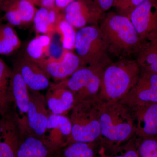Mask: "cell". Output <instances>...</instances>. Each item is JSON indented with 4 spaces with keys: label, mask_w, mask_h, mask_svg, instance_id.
<instances>
[{
    "label": "cell",
    "mask_w": 157,
    "mask_h": 157,
    "mask_svg": "<svg viewBox=\"0 0 157 157\" xmlns=\"http://www.w3.org/2000/svg\"><path fill=\"white\" fill-rule=\"evenodd\" d=\"M1 10L5 12V19L12 26L23 25L22 19L19 12L13 8L4 6Z\"/></svg>",
    "instance_id": "cell-29"
},
{
    "label": "cell",
    "mask_w": 157,
    "mask_h": 157,
    "mask_svg": "<svg viewBox=\"0 0 157 157\" xmlns=\"http://www.w3.org/2000/svg\"><path fill=\"white\" fill-rule=\"evenodd\" d=\"M35 6L48 9H55V0H29Z\"/></svg>",
    "instance_id": "cell-30"
},
{
    "label": "cell",
    "mask_w": 157,
    "mask_h": 157,
    "mask_svg": "<svg viewBox=\"0 0 157 157\" xmlns=\"http://www.w3.org/2000/svg\"><path fill=\"white\" fill-rule=\"evenodd\" d=\"M76 0H55V6L56 9L60 12L70 5V3L73 2Z\"/></svg>",
    "instance_id": "cell-31"
},
{
    "label": "cell",
    "mask_w": 157,
    "mask_h": 157,
    "mask_svg": "<svg viewBox=\"0 0 157 157\" xmlns=\"http://www.w3.org/2000/svg\"><path fill=\"white\" fill-rule=\"evenodd\" d=\"M100 145L112 152L135 136L132 109L121 101L101 103L99 110Z\"/></svg>",
    "instance_id": "cell-1"
},
{
    "label": "cell",
    "mask_w": 157,
    "mask_h": 157,
    "mask_svg": "<svg viewBox=\"0 0 157 157\" xmlns=\"http://www.w3.org/2000/svg\"><path fill=\"white\" fill-rule=\"evenodd\" d=\"M49 87L45 96L49 112L52 114L66 115L75 104L73 93L61 81L50 84Z\"/></svg>",
    "instance_id": "cell-16"
},
{
    "label": "cell",
    "mask_w": 157,
    "mask_h": 157,
    "mask_svg": "<svg viewBox=\"0 0 157 157\" xmlns=\"http://www.w3.org/2000/svg\"><path fill=\"white\" fill-rule=\"evenodd\" d=\"M136 140L139 157H157V137H136Z\"/></svg>",
    "instance_id": "cell-27"
},
{
    "label": "cell",
    "mask_w": 157,
    "mask_h": 157,
    "mask_svg": "<svg viewBox=\"0 0 157 157\" xmlns=\"http://www.w3.org/2000/svg\"><path fill=\"white\" fill-rule=\"evenodd\" d=\"M74 49L82 67L107 65L112 62L99 25L86 26L76 32Z\"/></svg>",
    "instance_id": "cell-5"
},
{
    "label": "cell",
    "mask_w": 157,
    "mask_h": 157,
    "mask_svg": "<svg viewBox=\"0 0 157 157\" xmlns=\"http://www.w3.org/2000/svg\"><path fill=\"white\" fill-rule=\"evenodd\" d=\"M14 67L20 73L29 90L40 91L50 86L49 76L36 63L28 58L17 59Z\"/></svg>",
    "instance_id": "cell-14"
},
{
    "label": "cell",
    "mask_w": 157,
    "mask_h": 157,
    "mask_svg": "<svg viewBox=\"0 0 157 157\" xmlns=\"http://www.w3.org/2000/svg\"><path fill=\"white\" fill-rule=\"evenodd\" d=\"M29 95L27 130L42 140L50 113L46 104L45 96L40 91L29 90Z\"/></svg>",
    "instance_id": "cell-11"
},
{
    "label": "cell",
    "mask_w": 157,
    "mask_h": 157,
    "mask_svg": "<svg viewBox=\"0 0 157 157\" xmlns=\"http://www.w3.org/2000/svg\"><path fill=\"white\" fill-rule=\"evenodd\" d=\"M128 18L144 42L157 39V0H144Z\"/></svg>",
    "instance_id": "cell-7"
},
{
    "label": "cell",
    "mask_w": 157,
    "mask_h": 157,
    "mask_svg": "<svg viewBox=\"0 0 157 157\" xmlns=\"http://www.w3.org/2000/svg\"><path fill=\"white\" fill-rule=\"evenodd\" d=\"M49 9L44 8L38 9L33 22L34 28L37 33L51 36L56 33V28L49 21Z\"/></svg>",
    "instance_id": "cell-26"
},
{
    "label": "cell",
    "mask_w": 157,
    "mask_h": 157,
    "mask_svg": "<svg viewBox=\"0 0 157 157\" xmlns=\"http://www.w3.org/2000/svg\"><path fill=\"white\" fill-rule=\"evenodd\" d=\"M138 138L157 137V103L132 107Z\"/></svg>",
    "instance_id": "cell-15"
},
{
    "label": "cell",
    "mask_w": 157,
    "mask_h": 157,
    "mask_svg": "<svg viewBox=\"0 0 157 157\" xmlns=\"http://www.w3.org/2000/svg\"><path fill=\"white\" fill-rule=\"evenodd\" d=\"M107 66L82 67L70 77L60 81L73 93L75 104L88 100L101 101L100 94L102 76Z\"/></svg>",
    "instance_id": "cell-6"
},
{
    "label": "cell",
    "mask_w": 157,
    "mask_h": 157,
    "mask_svg": "<svg viewBox=\"0 0 157 157\" xmlns=\"http://www.w3.org/2000/svg\"><path fill=\"white\" fill-rule=\"evenodd\" d=\"M56 33L60 36L62 48L71 51L74 49L76 32L73 26L65 20L63 13L60 14L56 27Z\"/></svg>",
    "instance_id": "cell-24"
},
{
    "label": "cell",
    "mask_w": 157,
    "mask_h": 157,
    "mask_svg": "<svg viewBox=\"0 0 157 157\" xmlns=\"http://www.w3.org/2000/svg\"><path fill=\"white\" fill-rule=\"evenodd\" d=\"M111 157H139L137 151L136 137H134L126 143L112 152Z\"/></svg>",
    "instance_id": "cell-28"
},
{
    "label": "cell",
    "mask_w": 157,
    "mask_h": 157,
    "mask_svg": "<svg viewBox=\"0 0 157 157\" xmlns=\"http://www.w3.org/2000/svg\"><path fill=\"white\" fill-rule=\"evenodd\" d=\"M120 101L130 108L157 103V73L141 70L136 84Z\"/></svg>",
    "instance_id": "cell-9"
},
{
    "label": "cell",
    "mask_w": 157,
    "mask_h": 157,
    "mask_svg": "<svg viewBox=\"0 0 157 157\" xmlns=\"http://www.w3.org/2000/svg\"><path fill=\"white\" fill-rule=\"evenodd\" d=\"M10 90L21 130H25L27 129V120L29 102V90L20 73L14 67L10 79Z\"/></svg>",
    "instance_id": "cell-13"
},
{
    "label": "cell",
    "mask_w": 157,
    "mask_h": 157,
    "mask_svg": "<svg viewBox=\"0 0 157 157\" xmlns=\"http://www.w3.org/2000/svg\"><path fill=\"white\" fill-rule=\"evenodd\" d=\"M99 142H73L63 147L56 157H94Z\"/></svg>",
    "instance_id": "cell-23"
},
{
    "label": "cell",
    "mask_w": 157,
    "mask_h": 157,
    "mask_svg": "<svg viewBox=\"0 0 157 157\" xmlns=\"http://www.w3.org/2000/svg\"><path fill=\"white\" fill-rule=\"evenodd\" d=\"M21 45V40L13 27L0 23V55H10L19 49Z\"/></svg>",
    "instance_id": "cell-21"
},
{
    "label": "cell",
    "mask_w": 157,
    "mask_h": 157,
    "mask_svg": "<svg viewBox=\"0 0 157 157\" xmlns=\"http://www.w3.org/2000/svg\"><path fill=\"white\" fill-rule=\"evenodd\" d=\"M35 62L49 78H53L56 82L68 78L76 70L83 67L76 54L65 49L61 56L58 59L49 56Z\"/></svg>",
    "instance_id": "cell-10"
},
{
    "label": "cell",
    "mask_w": 157,
    "mask_h": 157,
    "mask_svg": "<svg viewBox=\"0 0 157 157\" xmlns=\"http://www.w3.org/2000/svg\"><path fill=\"white\" fill-rule=\"evenodd\" d=\"M141 69L136 59H120L104 68L100 98L103 102L120 101L136 84Z\"/></svg>",
    "instance_id": "cell-3"
},
{
    "label": "cell",
    "mask_w": 157,
    "mask_h": 157,
    "mask_svg": "<svg viewBox=\"0 0 157 157\" xmlns=\"http://www.w3.org/2000/svg\"><path fill=\"white\" fill-rule=\"evenodd\" d=\"M99 25L110 56L119 59L137 56L147 43L140 39L128 17L124 15L109 14L101 20Z\"/></svg>",
    "instance_id": "cell-2"
},
{
    "label": "cell",
    "mask_w": 157,
    "mask_h": 157,
    "mask_svg": "<svg viewBox=\"0 0 157 157\" xmlns=\"http://www.w3.org/2000/svg\"><path fill=\"white\" fill-rule=\"evenodd\" d=\"M12 70L0 58V114L8 112L12 103L10 90V79Z\"/></svg>",
    "instance_id": "cell-20"
},
{
    "label": "cell",
    "mask_w": 157,
    "mask_h": 157,
    "mask_svg": "<svg viewBox=\"0 0 157 157\" xmlns=\"http://www.w3.org/2000/svg\"><path fill=\"white\" fill-rule=\"evenodd\" d=\"M102 102L88 100L74 105L70 111L72 134L68 144L73 142L100 143L99 110Z\"/></svg>",
    "instance_id": "cell-4"
},
{
    "label": "cell",
    "mask_w": 157,
    "mask_h": 157,
    "mask_svg": "<svg viewBox=\"0 0 157 157\" xmlns=\"http://www.w3.org/2000/svg\"><path fill=\"white\" fill-rule=\"evenodd\" d=\"M17 157H56L42 140L29 131L21 132Z\"/></svg>",
    "instance_id": "cell-18"
},
{
    "label": "cell",
    "mask_w": 157,
    "mask_h": 157,
    "mask_svg": "<svg viewBox=\"0 0 157 157\" xmlns=\"http://www.w3.org/2000/svg\"><path fill=\"white\" fill-rule=\"evenodd\" d=\"M72 124L66 115L50 113L42 141L56 155L69 143Z\"/></svg>",
    "instance_id": "cell-8"
},
{
    "label": "cell",
    "mask_w": 157,
    "mask_h": 157,
    "mask_svg": "<svg viewBox=\"0 0 157 157\" xmlns=\"http://www.w3.org/2000/svg\"><path fill=\"white\" fill-rule=\"evenodd\" d=\"M135 59L141 70L157 73V39L147 42Z\"/></svg>",
    "instance_id": "cell-22"
},
{
    "label": "cell",
    "mask_w": 157,
    "mask_h": 157,
    "mask_svg": "<svg viewBox=\"0 0 157 157\" xmlns=\"http://www.w3.org/2000/svg\"><path fill=\"white\" fill-rule=\"evenodd\" d=\"M51 36L42 34L37 36L29 42L26 48V57L35 62L50 56Z\"/></svg>",
    "instance_id": "cell-19"
},
{
    "label": "cell",
    "mask_w": 157,
    "mask_h": 157,
    "mask_svg": "<svg viewBox=\"0 0 157 157\" xmlns=\"http://www.w3.org/2000/svg\"><path fill=\"white\" fill-rule=\"evenodd\" d=\"M21 135L15 111L0 120V157H17Z\"/></svg>",
    "instance_id": "cell-12"
},
{
    "label": "cell",
    "mask_w": 157,
    "mask_h": 157,
    "mask_svg": "<svg viewBox=\"0 0 157 157\" xmlns=\"http://www.w3.org/2000/svg\"><path fill=\"white\" fill-rule=\"evenodd\" d=\"M100 8L103 11H107L112 7L115 0H97Z\"/></svg>",
    "instance_id": "cell-32"
},
{
    "label": "cell",
    "mask_w": 157,
    "mask_h": 157,
    "mask_svg": "<svg viewBox=\"0 0 157 157\" xmlns=\"http://www.w3.org/2000/svg\"><path fill=\"white\" fill-rule=\"evenodd\" d=\"M63 16L74 28L80 29L86 26L99 25L100 14L90 10L83 0H76L63 10Z\"/></svg>",
    "instance_id": "cell-17"
},
{
    "label": "cell",
    "mask_w": 157,
    "mask_h": 157,
    "mask_svg": "<svg viewBox=\"0 0 157 157\" xmlns=\"http://www.w3.org/2000/svg\"><path fill=\"white\" fill-rule=\"evenodd\" d=\"M4 6L16 9L20 14L23 25L29 24L33 21L35 14L38 10L29 0H9L2 7Z\"/></svg>",
    "instance_id": "cell-25"
}]
</instances>
